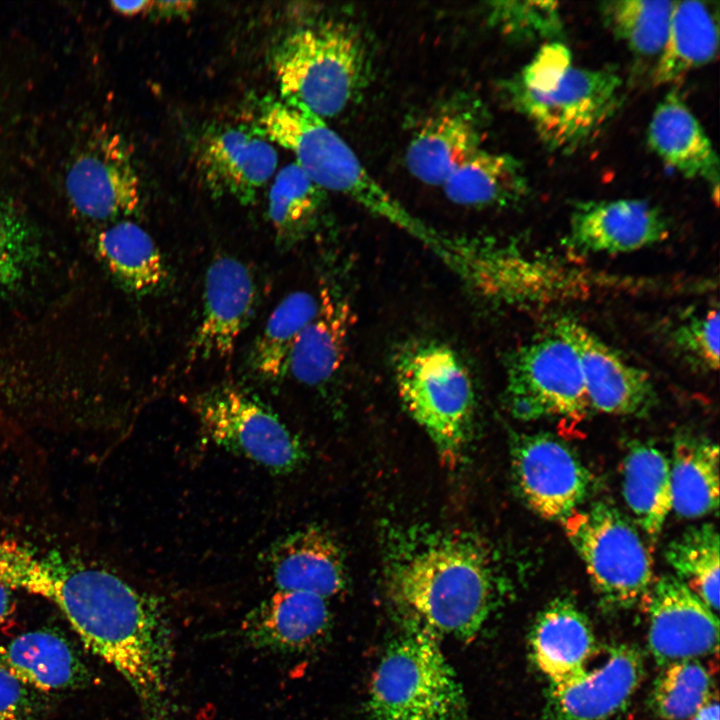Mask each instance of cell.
<instances>
[{
	"label": "cell",
	"instance_id": "cell-34",
	"mask_svg": "<svg viewBox=\"0 0 720 720\" xmlns=\"http://www.w3.org/2000/svg\"><path fill=\"white\" fill-rule=\"evenodd\" d=\"M674 1L618 0L601 4L604 23L635 54L660 55L667 39Z\"/></svg>",
	"mask_w": 720,
	"mask_h": 720
},
{
	"label": "cell",
	"instance_id": "cell-23",
	"mask_svg": "<svg viewBox=\"0 0 720 720\" xmlns=\"http://www.w3.org/2000/svg\"><path fill=\"white\" fill-rule=\"evenodd\" d=\"M647 136L658 158L686 178L705 181L718 200V156L704 128L676 92H669L656 106Z\"/></svg>",
	"mask_w": 720,
	"mask_h": 720
},
{
	"label": "cell",
	"instance_id": "cell-26",
	"mask_svg": "<svg viewBox=\"0 0 720 720\" xmlns=\"http://www.w3.org/2000/svg\"><path fill=\"white\" fill-rule=\"evenodd\" d=\"M476 122L466 112H442L429 119L410 141L409 171L429 185H443L480 146Z\"/></svg>",
	"mask_w": 720,
	"mask_h": 720
},
{
	"label": "cell",
	"instance_id": "cell-32",
	"mask_svg": "<svg viewBox=\"0 0 720 720\" xmlns=\"http://www.w3.org/2000/svg\"><path fill=\"white\" fill-rule=\"evenodd\" d=\"M318 306V297L307 291H295L276 306L251 350L250 366L258 376L276 380L287 374L292 349Z\"/></svg>",
	"mask_w": 720,
	"mask_h": 720
},
{
	"label": "cell",
	"instance_id": "cell-1",
	"mask_svg": "<svg viewBox=\"0 0 720 720\" xmlns=\"http://www.w3.org/2000/svg\"><path fill=\"white\" fill-rule=\"evenodd\" d=\"M0 585L53 603L85 647L112 666L139 701L170 683L172 632L162 601L117 575L0 535Z\"/></svg>",
	"mask_w": 720,
	"mask_h": 720
},
{
	"label": "cell",
	"instance_id": "cell-29",
	"mask_svg": "<svg viewBox=\"0 0 720 720\" xmlns=\"http://www.w3.org/2000/svg\"><path fill=\"white\" fill-rule=\"evenodd\" d=\"M718 44V20L709 4L674 1L666 43L655 70V84L675 82L711 62Z\"/></svg>",
	"mask_w": 720,
	"mask_h": 720
},
{
	"label": "cell",
	"instance_id": "cell-10",
	"mask_svg": "<svg viewBox=\"0 0 720 720\" xmlns=\"http://www.w3.org/2000/svg\"><path fill=\"white\" fill-rule=\"evenodd\" d=\"M504 397L510 413L522 421L581 420L590 408L578 357L553 330L509 356Z\"/></svg>",
	"mask_w": 720,
	"mask_h": 720
},
{
	"label": "cell",
	"instance_id": "cell-12",
	"mask_svg": "<svg viewBox=\"0 0 720 720\" xmlns=\"http://www.w3.org/2000/svg\"><path fill=\"white\" fill-rule=\"evenodd\" d=\"M65 186L73 206L96 220L132 214L140 203V181L117 134L93 136L69 166Z\"/></svg>",
	"mask_w": 720,
	"mask_h": 720
},
{
	"label": "cell",
	"instance_id": "cell-3",
	"mask_svg": "<svg viewBox=\"0 0 720 720\" xmlns=\"http://www.w3.org/2000/svg\"><path fill=\"white\" fill-rule=\"evenodd\" d=\"M259 123L266 138L291 151L296 164L320 188L347 196L432 249L441 233L412 215L365 169L349 145L303 105L271 99Z\"/></svg>",
	"mask_w": 720,
	"mask_h": 720
},
{
	"label": "cell",
	"instance_id": "cell-42",
	"mask_svg": "<svg viewBox=\"0 0 720 720\" xmlns=\"http://www.w3.org/2000/svg\"><path fill=\"white\" fill-rule=\"evenodd\" d=\"M195 8L193 1H153L150 11L161 17L186 16Z\"/></svg>",
	"mask_w": 720,
	"mask_h": 720
},
{
	"label": "cell",
	"instance_id": "cell-15",
	"mask_svg": "<svg viewBox=\"0 0 720 720\" xmlns=\"http://www.w3.org/2000/svg\"><path fill=\"white\" fill-rule=\"evenodd\" d=\"M646 600L648 647L659 666L717 652V615L674 575L659 577Z\"/></svg>",
	"mask_w": 720,
	"mask_h": 720
},
{
	"label": "cell",
	"instance_id": "cell-20",
	"mask_svg": "<svg viewBox=\"0 0 720 720\" xmlns=\"http://www.w3.org/2000/svg\"><path fill=\"white\" fill-rule=\"evenodd\" d=\"M331 623L326 598L308 592L277 590L248 612L240 631L256 649L295 653L320 643Z\"/></svg>",
	"mask_w": 720,
	"mask_h": 720
},
{
	"label": "cell",
	"instance_id": "cell-14",
	"mask_svg": "<svg viewBox=\"0 0 720 720\" xmlns=\"http://www.w3.org/2000/svg\"><path fill=\"white\" fill-rule=\"evenodd\" d=\"M553 331L575 351L590 407L611 415L645 414L656 400L650 376L622 358L590 329L569 317Z\"/></svg>",
	"mask_w": 720,
	"mask_h": 720
},
{
	"label": "cell",
	"instance_id": "cell-19",
	"mask_svg": "<svg viewBox=\"0 0 720 720\" xmlns=\"http://www.w3.org/2000/svg\"><path fill=\"white\" fill-rule=\"evenodd\" d=\"M265 566L280 591H301L330 598L347 583L344 554L336 539L308 525L275 540L264 554Z\"/></svg>",
	"mask_w": 720,
	"mask_h": 720
},
{
	"label": "cell",
	"instance_id": "cell-39",
	"mask_svg": "<svg viewBox=\"0 0 720 720\" xmlns=\"http://www.w3.org/2000/svg\"><path fill=\"white\" fill-rule=\"evenodd\" d=\"M572 67L569 48L560 41L544 43L513 81L535 92L556 87Z\"/></svg>",
	"mask_w": 720,
	"mask_h": 720
},
{
	"label": "cell",
	"instance_id": "cell-44",
	"mask_svg": "<svg viewBox=\"0 0 720 720\" xmlns=\"http://www.w3.org/2000/svg\"><path fill=\"white\" fill-rule=\"evenodd\" d=\"M13 591L0 585V627L6 624L15 611Z\"/></svg>",
	"mask_w": 720,
	"mask_h": 720
},
{
	"label": "cell",
	"instance_id": "cell-36",
	"mask_svg": "<svg viewBox=\"0 0 720 720\" xmlns=\"http://www.w3.org/2000/svg\"><path fill=\"white\" fill-rule=\"evenodd\" d=\"M713 696V680L698 660L663 667L649 695V706L661 720H691Z\"/></svg>",
	"mask_w": 720,
	"mask_h": 720
},
{
	"label": "cell",
	"instance_id": "cell-40",
	"mask_svg": "<svg viewBox=\"0 0 720 720\" xmlns=\"http://www.w3.org/2000/svg\"><path fill=\"white\" fill-rule=\"evenodd\" d=\"M32 242L23 225L0 209V289L20 280L32 259Z\"/></svg>",
	"mask_w": 720,
	"mask_h": 720
},
{
	"label": "cell",
	"instance_id": "cell-2",
	"mask_svg": "<svg viewBox=\"0 0 720 720\" xmlns=\"http://www.w3.org/2000/svg\"><path fill=\"white\" fill-rule=\"evenodd\" d=\"M387 598L404 621L436 635L471 640L495 608L491 551L469 531L428 526L391 528L383 545Z\"/></svg>",
	"mask_w": 720,
	"mask_h": 720
},
{
	"label": "cell",
	"instance_id": "cell-7",
	"mask_svg": "<svg viewBox=\"0 0 720 720\" xmlns=\"http://www.w3.org/2000/svg\"><path fill=\"white\" fill-rule=\"evenodd\" d=\"M562 525L604 608L625 610L647 599L653 586L651 553L616 507L605 502L580 507Z\"/></svg>",
	"mask_w": 720,
	"mask_h": 720
},
{
	"label": "cell",
	"instance_id": "cell-25",
	"mask_svg": "<svg viewBox=\"0 0 720 720\" xmlns=\"http://www.w3.org/2000/svg\"><path fill=\"white\" fill-rule=\"evenodd\" d=\"M314 318L296 341L288 371L299 382L320 385L329 381L341 367L352 325L350 304L324 289Z\"/></svg>",
	"mask_w": 720,
	"mask_h": 720
},
{
	"label": "cell",
	"instance_id": "cell-35",
	"mask_svg": "<svg viewBox=\"0 0 720 720\" xmlns=\"http://www.w3.org/2000/svg\"><path fill=\"white\" fill-rule=\"evenodd\" d=\"M323 192L296 163L280 170L270 189L268 213L281 244L296 241L309 228Z\"/></svg>",
	"mask_w": 720,
	"mask_h": 720
},
{
	"label": "cell",
	"instance_id": "cell-9",
	"mask_svg": "<svg viewBox=\"0 0 720 720\" xmlns=\"http://www.w3.org/2000/svg\"><path fill=\"white\" fill-rule=\"evenodd\" d=\"M193 408L207 437L274 474L302 466L307 454L301 440L261 401L233 386L200 394Z\"/></svg>",
	"mask_w": 720,
	"mask_h": 720
},
{
	"label": "cell",
	"instance_id": "cell-45",
	"mask_svg": "<svg viewBox=\"0 0 720 720\" xmlns=\"http://www.w3.org/2000/svg\"><path fill=\"white\" fill-rule=\"evenodd\" d=\"M691 720H719V704L716 697H712Z\"/></svg>",
	"mask_w": 720,
	"mask_h": 720
},
{
	"label": "cell",
	"instance_id": "cell-24",
	"mask_svg": "<svg viewBox=\"0 0 720 720\" xmlns=\"http://www.w3.org/2000/svg\"><path fill=\"white\" fill-rule=\"evenodd\" d=\"M0 668L34 692L63 691L87 678L70 642L48 629L22 633L0 646Z\"/></svg>",
	"mask_w": 720,
	"mask_h": 720
},
{
	"label": "cell",
	"instance_id": "cell-21",
	"mask_svg": "<svg viewBox=\"0 0 720 720\" xmlns=\"http://www.w3.org/2000/svg\"><path fill=\"white\" fill-rule=\"evenodd\" d=\"M443 262L470 287L490 299L512 303L536 298V285L550 280L540 263L512 249L452 238ZM553 271V270H551ZM549 272V271H548Z\"/></svg>",
	"mask_w": 720,
	"mask_h": 720
},
{
	"label": "cell",
	"instance_id": "cell-11",
	"mask_svg": "<svg viewBox=\"0 0 720 720\" xmlns=\"http://www.w3.org/2000/svg\"><path fill=\"white\" fill-rule=\"evenodd\" d=\"M511 466L521 498L546 520L562 523L581 507L591 488V475L579 457L548 433L516 437Z\"/></svg>",
	"mask_w": 720,
	"mask_h": 720
},
{
	"label": "cell",
	"instance_id": "cell-22",
	"mask_svg": "<svg viewBox=\"0 0 720 720\" xmlns=\"http://www.w3.org/2000/svg\"><path fill=\"white\" fill-rule=\"evenodd\" d=\"M529 648L549 684L581 673L599 650L588 617L565 597L552 600L539 612L530 630Z\"/></svg>",
	"mask_w": 720,
	"mask_h": 720
},
{
	"label": "cell",
	"instance_id": "cell-18",
	"mask_svg": "<svg viewBox=\"0 0 720 720\" xmlns=\"http://www.w3.org/2000/svg\"><path fill=\"white\" fill-rule=\"evenodd\" d=\"M277 161V152L264 134L245 125L208 134L199 154L200 171L208 188L215 195L227 194L245 205L255 201Z\"/></svg>",
	"mask_w": 720,
	"mask_h": 720
},
{
	"label": "cell",
	"instance_id": "cell-4",
	"mask_svg": "<svg viewBox=\"0 0 720 720\" xmlns=\"http://www.w3.org/2000/svg\"><path fill=\"white\" fill-rule=\"evenodd\" d=\"M399 397L432 440L444 464L454 467L471 438L476 396L470 372L448 345L415 340L393 356Z\"/></svg>",
	"mask_w": 720,
	"mask_h": 720
},
{
	"label": "cell",
	"instance_id": "cell-33",
	"mask_svg": "<svg viewBox=\"0 0 720 720\" xmlns=\"http://www.w3.org/2000/svg\"><path fill=\"white\" fill-rule=\"evenodd\" d=\"M719 546L715 525L702 523L686 529L664 552L674 576L714 612L719 610Z\"/></svg>",
	"mask_w": 720,
	"mask_h": 720
},
{
	"label": "cell",
	"instance_id": "cell-17",
	"mask_svg": "<svg viewBox=\"0 0 720 720\" xmlns=\"http://www.w3.org/2000/svg\"><path fill=\"white\" fill-rule=\"evenodd\" d=\"M256 287L240 260L219 255L210 263L204 283L203 312L189 345L187 360L229 362L252 314Z\"/></svg>",
	"mask_w": 720,
	"mask_h": 720
},
{
	"label": "cell",
	"instance_id": "cell-16",
	"mask_svg": "<svg viewBox=\"0 0 720 720\" xmlns=\"http://www.w3.org/2000/svg\"><path fill=\"white\" fill-rule=\"evenodd\" d=\"M668 234L666 217L649 201H585L571 213L564 244L578 254H620L658 244Z\"/></svg>",
	"mask_w": 720,
	"mask_h": 720
},
{
	"label": "cell",
	"instance_id": "cell-27",
	"mask_svg": "<svg viewBox=\"0 0 720 720\" xmlns=\"http://www.w3.org/2000/svg\"><path fill=\"white\" fill-rule=\"evenodd\" d=\"M447 198L469 207H510L529 195L528 179L514 157L480 148L443 183Z\"/></svg>",
	"mask_w": 720,
	"mask_h": 720
},
{
	"label": "cell",
	"instance_id": "cell-13",
	"mask_svg": "<svg viewBox=\"0 0 720 720\" xmlns=\"http://www.w3.org/2000/svg\"><path fill=\"white\" fill-rule=\"evenodd\" d=\"M644 676V659L638 647L619 643L606 649L595 667L575 677L549 684L547 720H608L630 703Z\"/></svg>",
	"mask_w": 720,
	"mask_h": 720
},
{
	"label": "cell",
	"instance_id": "cell-28",
	"mask_svg": "<svg viewBox=\"0 0 720 720\" xmlns=\"http://www.w3.org/2000/svg\"><path fill=\"white\" fill-rule=\"evenodd\" d=\"M672 509L695 519L717 512L719 506V447L710 439L679 434L670 462Z\"/></svg>",
	"mask_w": 720,
	"mask_h": 720
},
{
	"label": "cell",
	"instance_id": "cell-41",
	"mask_svg": "<svg viewBox=\"0 0 720 720\" xmlns=\"http://www.w3.org/2000/svg\"><path fill=\"white\" fill-rule=\"evenodd\" d=\"M38 710L35 692L0 668V720H31Z\"/></svg>",
	"mask_w": 720,
	"mask_h": 720
},
{
	"label": "cell",
	"instance_id": "cell-43",
	"mask_svg": "<svg viewBox=\"0 0 720 720\" xmlns=\"http://www.w3.org/2000/svg\"><path fill=\"white\" fill-rule=\"evenodd\" d=\"M153 1H112L110 2L113 10L124 16H136L141 13L149 12L152 8Z\"/></svg>",
	"mask_w": 720,
	"mask_h": 720
},
{
	"label": "cell",
	"instance_id": "cell-6",
	"mask_svg": "<svg viewBox=\"0 0 720 720\" xmlns=\"http://www.w3.org/2000/svg\"><path fill=\"white\" fill-rule=\"evenodd\" d=\"M272 61L282 98L322 119L338 115L352 102L368 72L360 36L338 21L291 33L276 48Z\"/></svg>",
	"mask_w": 720,
	"mask_h": 720
},
{
	"label": "cell",
	"instance_id": "cell-8",
	"mask_svg": "<svg viewBox=\"0 0 720 720\" xmlns=\"http://www.w3.org/2000/svg\"><path fill=\"white\" fill-rule=\"evenodd\" d=\"M621 87V77L612 68L572 66L550 91H530L513 80L507 90L513 107L541 142L551 151L569 154L590 143L613 118Z\"/></svg>",
	"mask_w": 720,
	"mask_h": 720
},
{
	"label": "cell",
	"instance_id": "cell-31",
	"mask_svg": "<svg viewBox=\"0 0 720 720\" xmlns=\"http://www.w3.org/2000/svg\"><path fill=\"white\" fill-rule=\"evenodd\" d=\"M97 250L114 278L132 293H150L166 279L159 248L134 222L120 221L103 230L98 236Z\"/></svg>",
	"mask_w": 720,
	"mask_h": 720
},
{
	"label": "cell",
	"instance_id": "cell-38",
	"mask_svg": "<svg viewBox=\"0 0 720 720\" xmlns=\"http://www.w3.org/2000/svg\"><path fill=\"white\" fill-rule=\"evenodd\" d=\"M719 322L717 307L690 316L672 331L674 347L696 367L716 371L719 367Z\"/></svg>",
	"mask_w": 720,
	"mask_h": 720
},
{
	"label": "cell",
	"instance_id": "cell-30",
	"mask_svg": "<svg viewBox=\"0 0 720 720\" xmlns=\"http://www.w3.org/2000/svg\"><path fill=\"white\" fill-rule=\"evenodd\" d=\"M622 488L638 525L656 541L672 510L669 459L653 445L632 444L623 461Z\"/></svg>",
	"mask_w": 720,
	"mask_h": 720
},
{
	"label": "cell",
	"instance_id": "cell-37",
	"mask_svg": "<svg viewBox=\"0 0 720 720\" xmlns=\"http://www.w3.org/2000/svg\"><path fill=\"white\" fill-rule=\"evenodd\" d=\"M489 23L518 42L559 41L564 25L554 1H496L488 4Z\"/></svg>",
	"mask_w": 720,
	"mask_h": 720
},
{
	"label": "cell",
	"instance_id": "cell-5",
	"mask_svg": "<svg viewBox=\"0 0 720 720\" xmlns=\"http://www.w3.org/2000/svg\"><path fill=\"white\" fill-rule=\"evenodd\" d=\"M367 712L369 720L466 719V696L438 635L405 623L373 674Z\"/></svg>",
	"mask_w": 720,
	"mask_h": 720
}]
</instances>
